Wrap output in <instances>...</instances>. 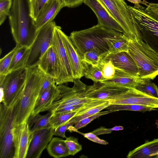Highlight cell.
I'll return each mask as SVG.
<instances>
[{
    "instance_id": "1",
    "label": "cell",
    "mask_w": 158,
    "mask_h": 158,
    "mask_svg": "<svg viewBox=\"0 0 158 158\" xmlns=\"http://www.w3.org/2000/svg\"><path fill=\"white\" fill-rule=\"evenodd\" d=\"M8 16L11 33L16 44L29 48L37 32L35 20L31 15L30 0H12Z\"/></svg>"
},
{
    "instance_id": "2",
    "label": "cell",
    "mask_w": 158,
    "mask_h": 158,
    "mask_svg": "<svg viewBox=\"0 0 158 158\" xmlns=\"http://www.w3.org/2000/svg\"><path fill=\"white\" fill-rule=\"evenodd\" d=\"M122 34L97 24L87 29L74 31L69 37L81 58L85 52L94 50L99 53L103 58L108 53V39Z\"/></svg>"
},
{
    "instance_id": "3",
    "label": "cell",
    "mask_w": 158,
    "mask_h": 158,
    "mask_svg": "<svg viewBox=\"0 0 158 158\" xmlns=\"http://www.w3.org/2000/svg\"><path fill=\"white\" fill-rule=\"evenodd\" d=\"M45 76L37 66L26 69L24 90L17 104L15 124L27 121L38 98Z\"/></svg>"
},
{
    "instance_id": "4",
    "label": "cell",
    "mask_w": 158,
    "mask_h": 158,
    "mask_svg": "<svg viewBox=\"0 0 158 158\" xmlns=\"http://www.w3.org/2000/svg\"><path fill=\"white\" fill-rule=\"evenodd\" d=\"M142 40L129 39L128 53L137 66L139 78L153 80L158 75V52Z\"/></svg>"
},
{
    "instance_id": "5",
    "label": "cell",
    "mask_w": 158,
    "mask_h": 158,
    "mask_svg": "<svg viewBox=\"0 0 158 158\" xmlns=\"http://www.w3.org/2000/svg\"><path fill=\"white\" fill-rule=\"evenodd\" d=\"M26 74V69L23 68L6 76H0L1 102L11 107L19 101L24 90Z\"/></svg>"
},
{
    "instance_id": "6",
    "label": "cell",
    "mask_w": 158,
    "mask_h": 158,
    "mask_svg": "<svg viewBox=\"0 0 158 158\" xmlns=\"http://www.w3.org/2000/svg\"><path fill=\"white\" fill-rule=\"evenodd\" d=\"M17 103L11 107H8L3 104L0 105V158H14L15 148L13 130L15 124Z\"/></svg>"
},
{
    "instance_id": "7",
    "label": "cell",
    "mask_w": 158,
    "mask_h": 158,
    "mask_svg": "<svg viewBox=\"0 0 158 158\" xmlns=\"http://www.w3.org/2000/svg\"><path fill=\"white\" fill-rule=\"evenodd\" d=\"M56 25L53 20L47 23L37 31L35 38L29 47L25 69L37 66L42 56L52 45L54 30Z\"/></svg>"
},
{
    "instance_id": "8",
    "label": "cell",
    "mask_w": 158,
    "mask_h": 158,
    "mask_svg": "<svg viewBox=\"0 0 158 158\" xmlns=\"http://www.w3.org/2000/svg\"><path fill=\"white\" fill-rule=\"evenodd\" d=\"M80 79H74V84L72 88L63 84L57 85L60 92L59 95L54 102L45 109L44 111H50L59 106L83 104L93 100L86 97L87 85L81 82Z\"/></svg>"
},
{
    "instance_id": "9",
    "label": "cell",
    "mask_w": 158,
    "mask_h": 158,
    "mask_svg": "<svg viewBox=\"0 0 158 158\" xmlns=\"http://www.w3.org/2000/svg\"><path fill=\"white\" fill-rule=\"evenodd\" d=\"M118 23L124 34L129 39L138 40L132 20L129 6L124 0H101Z\"/></svg>"
},
{
    "instance_id": "10",
    "label": "cell",
    "mask_w": 158,
    "mask_h": 158,
    "mask_svg": "<svg viewBox=\"0 0 158 158\" xmlns=\"http://www.w3.org/2000/svg\"><path fill=\"white\" fill-rule=\"evenodd\" d=\"M60 27L56 25L55 28L52 45L57 56L60 64L61 73L56 85H59L68 82H73L74 78L65 47L62 41Z\"/></svg>"
},
{
    "instance_id": "11",
    "label": "cell",
    "mask_w": 158,
    "mask_h": 158,
    "mask_svg": "<svg viewBox=\"0 0 158 158\" xmlns=\"http://www.w3.org/2000/svg\"><path fill=\"white\" fill-rule=\"evenodd\" d=\"M34 135L27 121L15 124L13 130L15 148L14 158H26Z\"/></svg>"
},
{
    "instance_id": "12",
    "label": "cell",
    "mask_w": 158,
    "mask_h": 158,
    "mask_svg": "<svg viewBox=\"0 0 158 158\" xmlns=\"http://www.w3.org/2000/svg\"><path fill=\"white\" fill-rule=\"evenodd\" d=\"M108 101L110 104H138L156 108V105H158V98L148 95L133 88H128L122 93Z\"/></svg>"
},
{
    "instance_id": "13",
    "label": "cell",
    "mask_w": 158,
    "mask_h": 158,
    "mask_svg": "<svg viewBox=\"0 0 158 158\" xmlns=\"http://www.w3.org/2000/svg\"><path fill=\"white\" fill-rule=\"evenodd\" d=\"M83 3L95 14L98 24L124 34L118 22L101 0H84Z\"/></svg>"
},
{
    "instance_id": "14",
    "label": "cell",
    "mask_w": 158,
    "mask_h": 158,
    "mask_svg": "<svg viewBox=\"0 0 158 158\" xmlns=\"http://www.w3.org/2000/svg\"><path fill=\"white\" fill-rule=\"evenodd\" d=\"M61 39L66 50L74 79H80L84 76L87 64L82 61L78 51L72 43L69 36L62 30Z\"/></svg>"
},
{
    "instance_id": "15",
    "label": "cell",
    "mask_w": 158,
    "mask_h": 158,
    "mask_svg": "<svg viewBox=\"0 0 158 158\" xmlns=\"http://www.w3.org/2000/svg\"><path fill=\"white\" fill-rule=\"evenodd\" d=\"M128 88L106 84L101 82L87 86L86 97L92 99L108 101L123 93Z\"/></svg>"
},
{
    "instance_id": "16",
    "label": "cell",
    "mask_w": 158,
    "mask_h": 158,
    "mask_svg": "<svg viewBox=\"0 0 158 158\" xmlns=\"http://www.w3.org/2000/svg\"><path fill=\"white\" fill-rule=\"evenodd\" d=\"M45 75L53 78L56 84L60 78L61 70L56 51L52 45L42 56L37 66Z\"/></svg>"
},
{
    "instance_id": "17",
    "label": "cell",
    "mask_w": 158,
    "mask_h": 158,
    "mask_svg": "<svg viewBox=\"0 0 158 158\" xmlns=\"http://www.w3.org/2000/svg\"><path fill=\"white\" fill-rule=\"evenodd\" d=\"M55 129L52 127L42 129L34 133L26 158H39L52 139Z\"/></svg>"
},
{
    "instance_id": "18",
    "label": "cell",
    "mask_w": 158,
    "mask_h": 158,
    "mask_svg": "<svg viewBox=\"0 0 158 158\" xmlns=\"http://www.w3.org/2000/svg\"><path fill=\"white\" fill-rule=\"evenodd\" d=\"M129 7L131 16L137 23L146 31L158 37V21L141 5Z\"/></svg>"
},
{
    "instance_id": "19",
    "label": "cell",
    "mask_w": 158,
    "mask_h": 158,
    "mask_svg": "<svg viewBox=\"0 0 158 158\" xmlns=\"http://www.w3.org/2000/svg\"><path fill=\"white\" fill-rule=\"evenodd\" d=\"M63 7L64 6L60 0H47L35 21L37 30L47 23L53 21Z\"/></svg>"
},
{
    "instance_id": "20",
    "label": "cell",
    "mask_w": 158,
    "mask_h": 158,
    "mask_svg": "<svg viewBox=\"0 0 158 158\" xmlns=\"http://www.w3.org/2000/svg\"><path fill=\"white\" fill-rule=\"evenodd\" d=\"M102 60L111 61L117 68L138 77L137 66L128 52L108 54Z\"/></svg>"
},
{
    "instance_id": "21",
    "label": "cell",
    "mask_w": 158,
    "mask_h": 158,
    "mask_svg": "<svg viewBox=\"0 0 158 158\" xmlns=\"http://www.w3.org/2000/svg\"><path fill=\"white\" fill-rule=\"evenodd\" d=\"M60 92L58 86L49 88L40 95L37 100L31 115L34 116L50 106L59 95Z\"/></svg>"
},
{
    "instance_id": "22",
    "label": "cell",
    "mask_w": 158,
    "mask_h": 158,
    "mask_svg": "<svg viewBox=\"0 0 158 158\" xmlns=\"http://www.w3.org/2000/svg\"><path fill=\"white\" fill-rule=\"evenodd\" d=\"M158 152V138L144 143L130 151L127 155V158H155Z\"/></svg>"
},
{
    "instance_id": "23",
    "label": "cell",
    "mask_w": 158,
    "mask_h": 158,
    "mask_svg": "<svg viewBox=\"0 0 158 158\" xmlns=\"http://www.w3.org/2000/svg\"><path fill=\"white\" fill-rule=\"evenodd\" d=\"M129 38L124 34L108 39V54H115L123 52H128Z\"/></svg>"
},
{
    "instance_id": "24",
    "label": "cell",
    "mask_w": 158,
    "mask_h": 158,
    "mask_svg": "<svg viewBox=\"0 0 158 158\" xmlns=\"http://www.w3.org/2000/svg\"><path fill=\"white\" fill-rule=\"evenodd\" d=\"M47 149L49 155L55 158H60L69 155L64 140L58 137L52 138L47 146Z\"/></svg>"
},
{
    "instance_id": "25",
    "label": "cell",
    "mask_w": 158,
    "mask_h": 158,
    "mask_svg": "<svg viewBox=\"0 0 158 158\" xmlns=\"http://www.w3.org/2000/svg\"><path fill=\"white\" fill-rule=\"evenodd\" d=\"M52 114L51 112L49 111L44 115L39 113L34 116L30 115L27 122L31 131L34 133L36 131L52 127L50 119Z\"/></svg>"
},
{
    "instance_id": "26",
    "label": "cell",
    "mask_w": 158,
    "mask_h": 158,
    "mask_svg": "<svg viewBox=\"0 0 158 158\" xmlns=\"http://www.w3.org/2000/svg\"><path fill=\"white\" fill-rule=\"evenodd\" d=\"M97 66L101 70L104 80L132 75L115 67L109 60H102Z\"/></svg>"
},
{
    "instance_id": "27",
    "label": "cell",
    "mask_w": 158,
    "mask_h": 158,
    "mask_svg": "<svg viewBox=\"0 0 158 158\" xmlns=\"http://www.w3.org/2000/svg\"><path fill=\"white\" fill-rule=\"evenodd\" d=\"M29 52V48L25 46L19 47L13 57L9 69V73L25 68Z\"/></svg>"
},
{
    "instance_id": "28",
    "label": "cell",
    "mask_w": 158,
    "mask_h": 158,
    "mask_svg": "<svg viewBox=\"0 0 158 158\" xmlns=\"http://www.w3.org/2000/svg\"><path fill=\"white\" fill-rule=\"evenodd\" d=\"M139 79L138 76L131 75L106 80L100 82L105 84L114 86L135 88Z\"/></svg>"
},
{
    "instance_id": "29",
    "label": "cell",
    "mask_w": 158,
    "mask_h": 158,
    "mask_svg": "<svg viewBox=\"0 0 158 158\" xmlns=\"http://www.w3.org/2000/svg\"><path fill=\"white\" fill-rule=\"evenodd\" d=\"M135 88L148 95L158 98V87L150 79L139 78Z\"/></svg>"
},
{
    "instance_id": "30",
    "label": "cell",
    "mask_w": 158,
    "mask_h": 158,
    "mask_svg": "<svg viewBox=\"0 0 158 158\" xmlns=\"http://www.w3.org/2000/svg\"><path fill=\"white\" fill-rule=\"evenodd\" d=\"M156 108L154 106L138 104H110L106 109L114 111L122 110H131L144 112L151 111Z\"/></svg>"
},
{
    "instance_id": "31",
    "label": "cell",
    "mask_w": 158,
    "mask_h": 158,
    "mask_svg": "<svg viewBox=\"0 0 158 158\" xmlns=\"http://www.w3.org/2000/svg\"><path fill=\"white\" fill-rule=\"evenodd\" d=\"M77 113V111H71L52 113L50 119V123L52 127L55 130L74 117Z\"/></svg>"
},
{
    "instance_id": "32",
    "label": "cell",
    "mask_w": 158,
    "mask_h": 158,
    "mask_svg": "<svg viewBox=\"0 0 158 158\" xmlns=\"http://www.w3.org/2000/svg\"><path fill=\"white\" fill-rule=\"evenodd\" d=\"M88 64L85 67L84 76L90 79L94 82L101 81L104 80L101 69L98 66Z\"/></svg>"
},
{
    "instance_id": "33",
    "label": "cell",
    "mask_w": 158,
    "mask_h": 158,
    "mask_svg": "<svg viewBox=\"0 0 158 158\" xmlns=\"http://www.w3.org/2000/svg\"><path fill=\"white\" fill-rule=\"evenodd\" d=\"M113 112L114 111L112 110L99 112L93 115L81 119L74 125L70 127L68 130L70 132L75 131L76 132L78 129L86 126L94 119L101 116Z\"/></svg>"
},
{
    "instance_id": "34",
    "label": "cell",
    "mask_w": 158,
    "mask_h": 158,
    "mask_svg": "<svg viewBox=\"0 0 158 158\" xmlns=\"http://www.w3.org/2000/svg\"><path fill=\"white\" fill-rule=\"evenodd\" d=\"M19 46H16L0 60V76H6L9 73V69L16 51Z\"/></svg>"
},
{
    "instance_id": "35",
    "label": "cell",
    "mask_w": 158,
    "mask_h": 158,
    "mask_svg": "<svg viewBox=\"0 0 158 158\" xmlns=\"http://www.w3.org/2000/svg\"><path fill=\"white\" fill-rule=\"evenodd\" d=\"M110 105V102L107 101L91 108L80 115L74 116L72 118L71 120L76 124L81 119L93 115L100 112L103 109H106Z\"/></svg>"
},
{
    "instance_id": "36",
    "label": "cell",
    "mask_w": 158,
    "mask_h": 158,
    "mask_svg": "<svg viewBox=\"0 0 158 158\" xmlns=\"http://www.w3.org/2000/svg\"><path fill=\"white\" fill-rule=\"evenodd\" d=\"M102 55L98 52L91 50L85 52L83 55L82 61L89 65L97 66L102 59Z\"/></svg>"
},
{
    "instance_id": "37",
    "label": "cell",
    "mask_w": 158,
    "mask_h": 158,
    "mask_svg": "<svg viewBox=\"0 0 158 158\" xmlns=\"http://www.w3.org/2000/svg\"><path fill=\"white\" fill-rule=\"evenodd\" d=\"M68 150L69 155L74 156L82 149V146L78 139L73 136L66 137L64 140Z\"/></svg>"
},
{
    "instance_id": "38",
    "label": "cell",
    "mask_w": 158,
    "mask_h": 158,
    "mask_svg": "<svg viewBox=\"0 0 158 158\" xmlns=\"http://www.w3.org/2000/svg\"><path fill=\"white\" fill-rule=\"evenodd\" d=\"M12 4V0H0V25L9 16Z\"/></svg>"
},
{
    "instance_id": "39",
    "label": "cell",
    "mask_w": 158,
    "mask_h": 158,
    "mask_svg": "<svg viewBox=\"0 0 158 158\" xmlns=\"http://www.w3.org/2000/svg\"><path fill=\"white\" fill-rule=\"evenodd\" d=\"M47 0H30L31 16L35 21L40 9Z\"/></svg>"
},
{
    "instance_id": "40",
    "label": "cell",
    "mask_w": 158,
    "mask_h": 158,
    "mask_svg": "<svg viewBox=\"0 0 158 158\" xmlns=\"http://www.w3.org/2000/svg\"><path fill=\"white\" fill-rule=\"evenodd\" d=\"M75 124V123L70 119L55 129L54 135L66 138V137L65 135L66 131L68 130L70 127L73 126Z\"/></svg>"
},
{
    "instance_id": "41",
    "label": "cell",
    "mask_w": 158,
    "mask_h": 158,
    "mask_svg": "<svg viewBox=\"0 0 158 158\" xmlns=\"http://www.w3.org/2000/svg\"><path fill=\"white\" fill-rule=\"evenodd\" d=\"M123 129V127L120 126H116L110 128H107L103 127H101L91 132L98 136L100 135L110 133L114 131L122 130Z\"/></svg>"
},
{
    "instance_id": "42",
    "label": "cell",
    "mask_w": 158,
    "mask_h": 158,
    "mask_svg": "<svg viewBox=\"0 0 158 158\" xmlns=\"http://www.w3.org/2000/svg\"><path fill=\"white\" fill-rule=\"evenodd\" d=\"M56 85L55 80L51 77L45 75L39 96L49 88Z\"/></svg>"
},
{
    "instance_id": "43",
    "label": "cell",
    "mask_w": 158,
    "mask_h": 158,
    "mask_svg": "<svg viewBox=\"0 0 158 158\" xmlns=\"http://www.w3.org/2000/svg\"><path fill=\"white\" fill-rule=\"evenodd\" d=\"M76 132L82 135L88 139L99 144L106 145L108 144V142L103 139H101L98 137L97 135L92 132L84 133L79 132L78 130Z\"/></svg>"
},
{
    "instance_id": "44",
    "label": "cell",
    "mask_w": 158,
    "mask_h": 158,
    "mask_svg": "<svg viewBox=\"0 0 158 158\" xmlns=\"http://www.w3.org/2000/svg\"><path fill=\"white\" fill-rule=\"evenodd\" d=\"M146 6L147 13L158 21V3H148Z\"/></svg>"
},
{
    "instance_id": "45",
    "label": "cell",
    "mask_w": 158,
    "mask_h": 158,
    "mask_svg": "<svg viewBox=\"0 0 158 158\" xmlns=\"http://www.w3.org/2000/svg\"><path fill=\"white\" fill-rule=\"evenodd\" d=\"M64 7L72 8L77 6L84 2V0H60Z\"/></svg>"
},
{
    "instance_id": "46",
    "label": "cell",
    "mask_w": 158,
    "mask_h": 158,
    "mask_svg": "<svg viewBox=\"0 0 158 158\" xmlns=\"http://www.w3.org/2000/svg\"><path fill=\"white\" fill-rule=\"evenodd\" d=\"M131 3H133L134 4V6H139L140 5V3L143 4L146 6L149 3L148 2L143 0L142 1L141 0H127Z\"/></svg>"
},
{
    "instance_id": "47",
    "label": "cell",
    "mask_w": 158,
    "mask_h": 158,
    "mask_svg": "<svg viewBox=\"0 0 158 158\" xmlns=\"http://www.w3.org/2000/svg\"><path fill=\"white\" fill-rule=\"evenodd\" d=\"M156 125L157 128H158V119L156 120Z\"/></svg>"
},
{
    "instance_id": "48",
    "label": "cell",
    "mask_w": 158,
    "mask_h": 158,
    "mask_svg": "<svg viewBox=\"0 0 158 158\" xmlns=\"http://www.w3.org/2000/svg\"><path fill=\"white\" fill-rule=\"evenodd\" d=\"M155 158H158V152L156 155Z\"/></svg>"
},
{
    "instance_id": "49",
    "label": "cell",
    "mask_w": 158,
    "mask_h": 158,
    "mask_svg": "<svg viewBox=\"0 0 158 158\" xmlns=\"http://www.w3.org/2000/svg\"><path fill=\"white\" fill-rule=\"evenodd\" d=\"M156 107L157 108H158V105H156Z\"/></svg>"
}]
</instances>
